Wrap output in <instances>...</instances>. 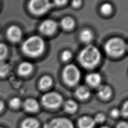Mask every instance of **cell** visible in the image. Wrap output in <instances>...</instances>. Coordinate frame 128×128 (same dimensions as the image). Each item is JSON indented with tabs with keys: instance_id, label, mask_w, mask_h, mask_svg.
I'll return each instance as SVG.
<instances>
[{
	"instance_id": "1",
	"label": "cell",
	"mask_w": 128,
	"mask_h": 128,
	"mask_svg": "<svg viewBox=\"0 0 128 128\" xmlns=\"http://www.w3.org/2000/svg\"><path fill=\"white\" fill-rule=\"evenodd\" d=\"M100 58V52L98 48L92 45H88L81 50L78 60L83 67L92 68L99 63Z\"/></svg>"
},
{
	"instance_id": "2",
	"label": "cell",
	"mask_w": 128,
	"mask_h": 128,
	"mask_svg": "<svg viewBox=\"0 0 128 128\" xmlns=\"http://www.w3.org/2000/svg\"><path fill=\"white\" fill-rule=\"evenodd\" d=\"M44 50V42L43 39L38 36H34L28 38L22 46V52L30 57H36L40 55Z\"/></svg>"
},
{
	"instance_id": "3",
	"label": "cell",
	"mask_w": 128,
	"mask_h": 128,
	"mask_svg": "<svg viewBox=\"0 0 128 128\" xmlns=\"http://www.w3.org/2000/svg\"><path fill=\"white\" fill-rule=\"evenodd\" d=\"M125 50L124 42L118 38H113L109 40L104 46V50L106 53L112 56H122L124 53Z\"/></svg>"
},
{
	"instance_id": "4",
	"label": "cell",
	"mask_w": 128,
	"mask_h": 128,
	"mask_svg": "<svg viewBox=\"0 0 128 128\" xmlns=\"http://www.w3.org/2000/svg\"><path fill=\"white\" fill-rule=\"evenodd\" d=\"M80 77L78 68L74 64H69L65 66L62 72V78L64 82L69 86H74L78 84Z\"/></svg>"
},
{
	"instance_id": "5",
	"label": "cell",
	"mask_w": 128,
	"mask_h": 128,
	"mask_svg": "<svg viewBox=\"0 0 128 128\" xmlns=\"http://www.w3.org/2000/svg\"><path fill=\"white\" fill-rule=\"evenodd\" d=\"M62 101L63 98L62 96L54 92L46 93L42 98V102L43 105L50 108H58L61 105Z\"/></svg>"
},
{
	"instance_id": "6",
	"label": "cell",
	"mask_w": 128,
	"mask_h": 128,
	"mask_svg": "<svg viewBox=\"0 0 128 128\" xmlns=\"http://www.w3.org/2000/svg\"><path fill=\"white\" fill-rule=\"evenodd\" d=\"M52 4L46 0H32L28 3V8L34 14L41 15L48 11Z\"/></svg>"
},
{
	"instance_id": "7",
	"label": "cell",
	"mask_w": 128,
	"mask_h": 128,
	"mask_svg": "<svg viewBox=\"0 0 128 128\" xmlns=\"http://www.w3.org/2000/svg\"><path fill=\"white\" fill-rule=\"evenodd\" d=\"M58 24L56 21L52 20H46L40 26V32L45 35H51L56 30Z\"/></svg>"
},
{
	"instance_id": "8",
	"label": "cell",
	"mask_w": 128,
	"mask_h": 128,
	"mask_svg": "<svg viewBox=\"0 0 128 128\" xmlns=\"http://www.w3.org/2000/svg\"><path fill=\"white\" fill-rule=\"evenodd\" d=\"M6 35L8 38L11 42H18L22 37V32L18 26L13 25L8 29Z\"/></svg>"
},
{
	"instance_id": "9",
	"label": "cell",
	"mask_w": 128,
	"mask_h": 128,
	"mask_svg": "<svg viewBox=\"0 0 128 128\" xmlns=\"http://www.w3.org/2000/svg\"><path fill=\"white\" fill-rule=\"evenodd\" d=\"M50 128H74L71 121L63 118L53 120L50 124Z\"/></svg>"
},
{
	"instance_id": "10",
	"label": "cell",
	"mask_w": 128,
	"mask_h": 128,
	"mask_svg": "<svg viewBox=\"0 0 128 128\" xmlns=\"http://www.w3.org/2000/svg\"><path fill=\"white\" fill-rule=\"evenodd\" d=\"M86 81L90 86L96 87L98 86L101 82V77L96 72L90 73L86 77Z\"/></svg>"
},
{
	"instance_id": "11",
	"label": "cell",
	"mask_w": 128,
	"mask_h": 128,
	"mask_svg": "<svg viewBox=\"0 0 128 128\" xmlns=\"http://www.w3.org/2000/svg\"><path fill=\"white\" fill-rule=\"evenodd\" d=\"M90 94V90L88 87L84 86H79L76 90V95L79 98L82 100H85L88 99Z\"/></svg>"
},
{
	"instance_id": "12",
	"label": "cell",
	"mask_w": 128,
	"mask_h": 128,
	"mask_svg": "<svg viewBox=\"0 0 128 128\" xmlns=\"http://www.w3.org/2000/svg\"><path fill=\"white\" fill-rule=\"evenodd\" d=\"M33 68L32 64L28 62H22L18 68V73L22 76H26L29 74Z\"/></svg>"
},
{
	"instance_id": "13",
	"label": "cell",
	"mask_w": 128,
	"mask_h": 128,
	"mask_svg": "<svg viewBox=\"0 0 128 128\" xmlns=\"http://www.w3.org/2000/svg\"><path fill=\"white\" fill-rule=\"evenodd\" d=\"M24 109L28 112H35L39 108V104L38 102L34 99L28 98L24 104Z\"/></svg>"
},
{
	"instance_id": "14",
	"label": "cell",
	"mask_w": 128,
	"mask_h": 128,
	"mask_svg": "<svg viewBox=\"0 0 128 128\" xmlns=\"http://www.w3.org/2000/svg\"><path fill=\"white\" fill-rule=\"evenodd\" d=\"M78 124L80 128H92L95 124L94 119L87 116H84L80 118Z\"/></svg>"
},
{
	"instance_id": "15",
	"label": "cell",
	"mask_w": 128,
	"mask_h": 128,
	"mask_svg": "<svg viewBox=\"0 0 128 128\" xmlns=\"http://www.w3.org/2000/svg\"><path fill=\"white\" fill-rule=\"evenodd\" d=\"M112 93L110 88L106 85L100 86L98 88V95L102 99L106 100L110 96Z\"/></svg>"
},
{
	"instance_id": "16",
	"label": "cell",
	"mask_w": 128,
	"mask_h": 128,
	"mask_svg": "<svg viewBox=\"0 0 128 128\" xmlns=\"http://www.w3.org/2000/svg\"><path fill=\"white\" fill-rule=\"evenodd\" d=\"M38 122L34 118H28L24 120L21 124L22 128H38Z\"/></svg>"
},
{
	"instance_id": "17",
	"label": "cell",
	"mask_w": 128,
	"mask_h": 128,
	"mask_svg": "<svg viewBox=\"0 0 128 128\" xmlns=\"http://www.w3.org/2000/svg\"><path fill=\"white\" fill-rule=\"evenodd\" d=\"M60 24L63 28L65 30H70L74 26V20L70 16H66L62 20Z\"/></svg>"
},
{
	"instance_id": "18",
	"label": "cell",
	"mask_w": 128,
	"mask_h": 128,
	"mask_svg": "<svg viewBox=\"0 0 128 128\" xmlns=\"http://www.w3.org/2000/svg\"><path fill=\"white\" fill-rule=\"evenodd\" d=\"M92 37L93 35L92 32L88 29L82 30L80 35V40L84 43L90 42L92 40Z\"/></svg>"
},
{
	"instance_id": "19",
	"label": "cell",
	"mask_w": 128,
	"mask_h": 128,
	"mask_svg": "<svg viewBox=\"0 0 128 128\" xmlns=\"http://www.w3.org/2000/svg\"><path fill=\"white\" fill-rule=\"evenodd\" d=\"M52 78L48 76H44L40 78L39 85L42 89L45 90L50 87L52 86Z\"/></svg>"
},
{
	"instance_id": "20",
	"label": "cell",
	"mask_w": 128,
	"mask_h": 128,
	"mask_svg": "<svg viewBox=\"0 0 128 128\" xmlns=\"http://www.w3.org/2000/svg\"><path fill=\"white\" fill-rule=\"evenodd\" d=\"M77 108L78 104L76 102L73 100H68L64 104V110L68 112H74L77 110Z\"/></svg>"
},
{
	"instance_id": "21",
	"label": "cell",
	"mask_w": 128,
	"mask_h": 128,
	"mask_svg": "<svg viewBox=\"0 0 128 128\" xmlns=\"http://www.w3.org/2000/svg\"><path fill=\"white\" fill-rule=\"evenodd\" d=\"M8 64L2 61L0 62V76H5L10 71Z\"/></svg>"
},
{
	"instance_id": "22",
	"label": "cell",
	"mask_w": 128,
	"mask_h": 128,
	"mask_svg": "<svg viewBox=\"0 0 128 128\" xmlns=\"http://www.w3.org/2000/svg\"><path fill=\"white\" fill-rule=\"evenodd\" d=\"M9 104L11 108H17L21 106L22 100L19 98L14 97L10 100Z\"/></svg>"
},
{
	"instance_id": "23",
	"label": "cell",
	"mask_w": 128,
	"mask_h": 128,
	"mask_svg": "<svg viewBox=\"0 0 128 128\" xmlns=\"http://www.w3.org/2000/svg\"><path fill=\"white\" fill-rule=\"evenodd\" d=\"M8 48L3 43H0V61H2L6 56L8 54Z\"/></svg>"
},
{
	"instance_id": "24",
	"label": "cell",
	"mask_w": 128,
	"mask_h": 128,
	"mask_svg": "<svg viewBox=\"0 0 128 128\" xmlns=\"http://www.w3.org/2000/svg\"><path fill=\"white\" fill-rule=\"evenodd\" d=\"M112 5L109 3H104L102 5L100 10L104 14H108L112 11Z\"/></svg>"
},
{
	"instance_id": "25",
	"label": "cell",
	"mask_w": 128,
	"mask_h": 128,
	"mask_svg": "<svg viewBox=\"0 0 128 128\" xmlns=\"http://www.w3.org/2000/svg\"><path fill=\"white\" fill-rule=\"evenodd\" d=\"M72 53L70 51L68 50H66L64 51L62 54V59L64 61H68L72 58Z\"/></svg>"
},
{
	"instance_id": "26",
	"label": "cell",
	"mask_w": 128,
	"mask_h": 128,
	"mask_svg": "<svg viewBox=\"0 0 128 128\" xmlns=\"http://www.w3.org/2000/svg\"><path fill=\"white\" fill-rule=\"evenodd\" d=\"M105 118H106V117L104 114H98L96 116L94 119V120L95 122H96L98 123H100L104 121Z\"/></svg>"
},
{
	"instance_id": "27",
	"label": "cell",
	"mask_w": 128,
	"mask_h": 128,
	"mask_svg": "<svg viewBox=\"0 0 128 128\" xmlns=\"http://www.w3.org/2000/svg\"><path fill=\"white\" fill-rule=\"evenodd\" d=\"M121 113L122 114V116L124 117H127L128 115V101H126V102L124 104Z\"/></svg>"
},
{
	"instance_id": "28",
	"label": "cell",
	"mask_w": 128,
	"mask_h": 128,
	"mask_svg": "<svg viewBox=\"0 0 128 128\" xmlns=\"http://www.w3.org/2000/svg\"><path fill=\"white\" fill-rule=\"evenodd\" d=\"M120 114V110L118 108H114L111 112V115L114 118H117Z\"/></svg>"
},
{
	"instance_id": "29",
	"label": "cell",
	"mask_w": 128,
	"mask_h": 128,
	"mask_svg": "<svg viewBox=\"0 0 128 128\" xmlns=\"http://www.w3.org/2000/svg\"><path fill=\"white\" fill-rule=\"evenodd\" d=\"M81 2V0H74L72 2V5L74 8H78L80 5Z\"/></svg>"
},
{
	"instance_id": "30",
	"label": "cell",
	"mask_w": 128,
	"mask_h": 128,
	"mask_svg": "<svg viewBox=\"0 0 128 128\" xmlns=\"http://www.w3.org/2000/svg\"><path fill=\"white\" fill-rule=\"evenodd\" d=\"M117 128H128V124L126 122H121L118 125Z\"/></svg>"
},
{
	"instance_id": "31",
	"label": "cell",
	"mask_w": 128,
	"mask_h": 128,
	"mask_svg": "<svg viewBox=\"0 0 128 128\" xmlns=\"http://www.w3.org/2000/svg\"><path fill=\"white\" fill-rule=\"evenodd\" d=\"M67 2L66 0H55L54 1V2L58 6H60V5H62L65 4Z\"/></svg>"
},
{
	"instance_id": "32",
	"label": "cell",
	"mask_w": 128,
	"mask_h": 128,
	"mask_svg": "<svg viewBox=\"0 0 128 128\" xmlns=\"http://www.w3.org/2000/svg\"><path fill=\"white\" fill-rule=\"evenodd\" d=\"M4 102L0 100V112L4 110Z\"/></svg>"
},
{
	"instance_id": "33",
	"label": "cell",
	"mask_w": 128,
	"mask_h": 128,
	"mask_svg": "<svg viewBox=\"0 0 128 128\" xmlns=\"http://www.w3.org/2000/svg\"><path fill=\"white\" fill-rule=\"evenodd\" d=\"M100 128H108L107 126H102V127H101Z\"/></svg>"
},
{
	"instance_id": "34",
	"label": "cell",
	"mask_w": 128,
	"mask_h": 128,
	"mask_svg": "<svg viewBox=\"0 0 128 128\" xmlns=\"http://www.w3.org/2000/svg\"><path fill=\"white\" fill-rule=\"evenodd\" d=\"M0 128H4V127H3V126H0Z\"/></svg>"
}]
</instances>
